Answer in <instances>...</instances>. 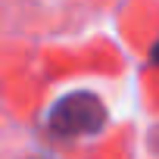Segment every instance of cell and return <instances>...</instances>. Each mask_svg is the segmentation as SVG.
Returning a JSON list of instances; mask_svg holds the SVG:
<instances>
[{
	"label": "cell",
	"mask_w": 159,
	"mask_h": 159,
	"mask_svg": "<svg viewBox=\"0 0 159 159\" xmlns=\"http://www.w3.org/2000/svg\"><path fill=\"white\" fill-rule=\"evenodd\" d=\"M106 125V106L91 91H72L59 97L47 112V128L56 137H88L103 131Z\"/></svg>",
	"instance_id": "cell-1"
},
{
	"label": "cell",
	"mask_w": 159,
	"mask_h": 159,
	"mask_svg": "<svg viewBox=\"0 0 159 159\" xmlns=\"http://www.w3.org/2000/svg\"><path fill=\"white\" fill-rule=\"evenodd\" d=\"M150 59H153V62H156V66H159V44H156V47H153V50H150Z\"/></svg>",
	"instance_id": "cell-2"
}]
</instances>
